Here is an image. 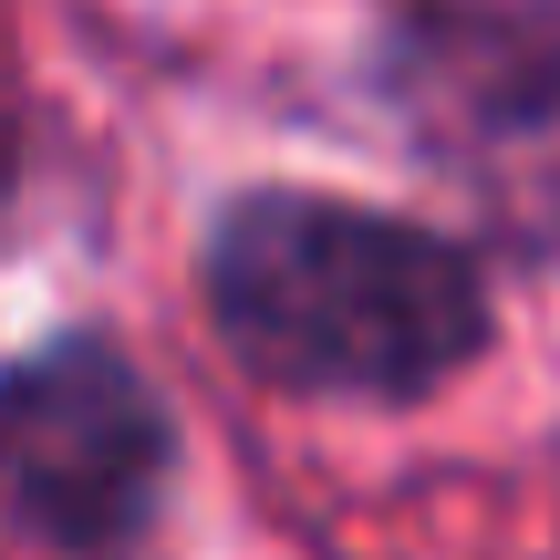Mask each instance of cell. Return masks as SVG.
Masks as SVG:
<instances>
[{"instance_id":"obj_3","label":"cell","mask_w":560,"mask_h":560,"mask_svg":"<svg viewBox=\"0 0 560 560\" xmlns=\"http://www.w3.org/2000/svg\"><path fill=\"white\" fill-rule=\"evenodd\" d=\"M187 425L115 322H52L0 353V540L21 560H156Z\"/></svg>"},{"instance_id":"obj_2","label":"cell","mask_w":560,"mask_h":560,"mask_svg":"<svg viewBox=\"0 0 560 560\" xmlns=\"http://www.w3.org/2000/svg\"><path fill=\"white\" fill-rule=\"evenodd\" d=\"M363 83L478 260L560 291V0H395Z\"/></svg>"},{"instance_id":"obj_4","label":"cell","mask_w":560,"mask_h":560,"mask_svg":"<svg viewBox=\"0 0 560 560\" xmlns=\"http://www.w3.org/2000/svg\"><path fill=\"white\" fill-rule=\"evenodd\" d=\"M32 62H21V32L0 11V229L21 219V187H32Z\"/></svg>"},{"instance_id":"obj_1","label":"cell","mask_w":560,"mask_h":560,"mask_svg":"<svg viewBox=\"0 0 560 560\" xmlns=\"http://www.w3.org/2000/svg\"><path fill=\"white\" fill-rule=\"evenodd\" d=\"M187 280L219 353L322 416H425L499 353V270L467 229L301 177L229 187Z\"/></svg>"}]
</instances>
